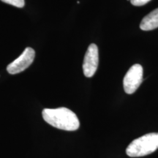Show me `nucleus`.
<instances>
[{"label": "nucleus", "instance_id": "1", "mask_svg": "<svg viewBox=\"0 0 158 158\" xmlns=\"http://www.w3.org/2000/svg\"><path fill=\"white\" fill-rule=\"evenodd\" d=\"M42 115L47 123L60 130L75 131L80 126L76 114L67 108H45Z\"/></svg>", "mask_w": 158, "mask_h": 158}, {"label": "nucleus", "instance_id": "2", "mask_svg": "<svg viewBox=\"0 0 158 158\" xmlns=\"http://www.w3.org/2000/svg\"><path fill=\"white\" fill-rule=\"evenodd\" d=\"M158 149V133L146 134L133 140L126 149L130 157H143L153 153Z\"/></svg>", "mask_w": 158, "mask_h": 158}, {"label": "nucleus", "instance_id": "3", "mask_svg": "<svg viewBox=\"0 0 158 158\" xmlns=\"http://www.w3.org/2000/svg\"><path fill=\"white\" fill-rule=\"evenodd\" d=\"M143 81V68L141 64L133 65L124 77V89L127 94L134 93Z\"/></svg>", "mask_w": 158, "mask_h": 158}, {"label": "nucleus", "instance_id": "4", "mask_svg": "<svg viewBox=\"0 0 158 158\" xmlns=\"http://www.w3.org/2000/svg\"><path fill=\"white\" fill-rule=\"evenodd\" d=\"M35 52L34 49L27 47L15 60L7 65V71L11 75L23 72L31 64L35 59Z\"/></svg>", "mask_w": 158, "mask_h": 158}, {"label": "nucleus", "instance_id": "5", "mask_svg": "<svg viewBox=\"0 0 158 158\" xmlns=\"http://www.w3.org/2000/svg\"><path fill=\"white\" fill-rule=\"evenodd\" d=\"M99 64V53L98 46L94 43L91 44L85 54L83 70L84 76L91 78L95 74Z\"/></svg>", "mask_w": 158, "mask_h": 158}, {"label": "nucleus", "instance_id": "6", "mask_svg": "<svg viewBox=\"0 0 158 158\" xmlns=\"http://www.w3.org/2000/svg\"><path fill=\"white\" fill-rule=\"evenodd\" d=\"M158 27V8L154 10L142 19L140 28L143 31H150Z\"/></svg>", "mask_w": 158, "mask_h": 158}, {"label": "nucleus", "instance_id": "7", "mask_svg": "<svg viewBox=\"0 0 158 158\" xmlns=\"http://www.w3.org/2000/svg\"><path fill=\"white\" fill-rule=\"evenodd\" d=\"M3 2L8 4V5H11L15 7H19V8H22L24 7L25 2L24 0H1Z\"/></svg>", "mask_w": 158, "mask_h": 158}, {"label": "nucleus", "instance_id": "8", "mask_svg": "<svg viewBox=\"0 0 158 158\" xmlns=\"http://www.w3.org/2000/svg\"><path fill=\"white\" fill-rule=\"evenodd\" d=\"M151 0H130V2L133 5L135 6H142L147 4Z\"/></svg>", "mask_w": 158, "mask_h": 158}]
</instances>
